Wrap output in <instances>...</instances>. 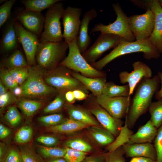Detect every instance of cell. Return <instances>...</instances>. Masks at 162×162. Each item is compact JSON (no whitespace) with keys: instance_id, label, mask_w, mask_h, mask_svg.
<instances>
[{"instance_id":"cell-24","label":"cell","mask_w":162,"mask_h":162,"mask_svg":"<svg viewBox=\"0 0 162 162\" xmlns=\"http://www.w3.org/2000/svg\"><path fill=\"white\" fill-rule=\"evenodd\" d=\"M86 128L89 136L101 146H107L115 140L112 134L100 126H89Z\"/></svg>"},{"instance_id":"cell-20","label":"cell","mask_w":162,"mask_h":162,"mask_svg":"<svg viewBox=\"0 0 162 162\" xmlns=\"http://www.w3.org/2000/svg\"><path fill=\"white\" fill-rule=\"evenodd\" d=\"M15 17L10 18L6 23L0 41V47L3 52L14 51L18 48L19 43L14 26Z\"/></svg>"},{"instance_id":"cell-12","label":"cell","mask_w":162,"mask_h":162,"mask_svg":"<svg viewBox=\"0 0 162 162\" xmlns=\"http://www.w3.org/2000/svg\"><path fill=\"white\" fill-rule=\"evenodd\" d=\"M14 26L19 43L22 46L28 65H34L36 53L40 43L38 36L26 29L16 20Z\"/></svg>"},{"instance_id":"cell-55","label":"cell","mask_w":162,"mask_h":162,"mask_svg":"<svg viewBox=\"0 0 162 162\" xmlns=\"http://www.w3.org/2000/svg\"><path fill=\"white\" fill-rule=\"evenodd\" d=\"M6 87L0 80V95L4 94L8 91Z\"/></svg>"},{"instance_id":"cell-51","label":"cell","mask_w":162,"mask_h":162,"mask_svg":"<svg viewBox=\"0 0 162 162\" xmlns=\"http://www.w3.org/2000/svg\"><path fill=\"white\" fill-rule=\"evenodd\" d=\"M64 97L65 100L70 104L74 103L76 100L73 91H72L66 92L65 93Z\"/></svg>"},{"instance_id":"cell-10","label":"cell","mask_w":162,"mask_h":162,"mask_svg":"<svg viewBox=\"0 0 162 162\" xmlns=\"http://www.w3.org/2000/svg\"><path fill=\"white\" fill-rule=\"evenodd\" d=\"M131 31L136 40L148 39L154 30V16L149 8L144 14L129 17Z\"/></svg>"},{"instance_id":"cell-6","label":"cell","mask_w":162,"mask_h":162,"mask_svg":"<svg viewBox=\"0 0 162 162\" xmlns=\"http://www.w3.org/2000/svg\"><path fill=\"white\" fill-rule=\"evenodd\" d=\"M112 8L117 16L116 20L107 25L101 23L95 25L91 29L90 34L100 32L118 35L128 42L135 41V38L129 25V17L124 13L119 4H113Z\"/></svg>"},{"instance_id":"cell-15","label":"cell","mask_w":162,"mask_h":162,"mask_svg":"<svg viewBox=\"0 0 162 162\" xmlns=\"http://www.w3.org/2000/svg\"><path fill=\"white\" fill-rule=\"evenodd\" d=\"M15 18L27 30L37 36L41 34L45 19L41 12L25 9L18 13Z\"/></svg>"},{"instance_id":"cell-39","label":"cell","mask_w":162,"mask_h":162,"mask_svg":"<svg viewBox=\"0 0 162 162\" xmlns=\"http://www.w3.org/2000/svg\"><path fill=\"white\" fill-rule=\"evenodd\" d=\"M10 73L19 85H21L29 75L28 66L16 68L8 69Z\"/></svg>"},{"instance_id":"cell-29","label":"cell","mask_w":162,"mask_h":162,"mask_svg":"<svg viewBox=\"0 0 162 162\" xmlns=\"http://www.w3.org/2000/svg\"><path fill=\"white\" fill-rule=\"evenodd\" d=\"M148 111L151 116L150 120L158 129L162 124V98L152 102Z\"/></svg>"},{"instance_id":"cell-38","label":"cell","mask_w":162,"mask_h":162,"mask_svg":"<svg viewBox=\"0 0 162 162\" xmlns=\"http://www.w3.org/2000/svg\"><path fill=\"white\" fill-rule=\"evenodd\" d=\"M0 77L3 84L10 92L19 86L8 69L3 68L1 69Z\"/></svg>"},{"instance_id":"cell-57","label":"cell","mask_w":162,"mask_h":162,"mask_svg":"<svg viewBox=\"0 0 162 162\" xmlns=\"http://www.w3.org/2000/svg\"><path fill=\"white\" fill-rule=\"evenodd\" d=\"M7 1V0H0V3H3V2L4 3L5 2H6Z\"/></svg>"},{"instance_id":"cell-8","label":"cell","mask_w":162,"mask_h":162,"mask_svg":"<svg viewBox=\"0 0 162 162\" xmlns=\"http://www.w3.org/2000/svg\"><path fill=\"white\" fill-rule=\"evenodd\" d=\"M66 68L60 66L56 68L51 74L44 78L48 85L62 92L80 89L85 92L87 88L80 81L69 74H64Z\"/></svg>"},{"instance_id":"cell-28","label":"cell","mask_w":162,"mask_h":162,"mask_svg":"<svg viewBox=\"0 0 162 162\" xmlns=\"http://www.w3.org/2000/svg\"><path fill=\"white\" fill-rule=\"evenodd\" d=\"M61 0H22L21 2L24 5L25 9L38 12L48 9Z\"/></svg>"},{"instance_id":"cell-58","label":"cell","mask_w":162,"mask_h":162,"mask_svg":"<svg viewBox=\"0 0 162 162\" xmlns=\"http://www.w3.org/2000/svg\"><path fill=\"white\" fill-rule=\"evenodd\" d=\"M158 2L161 6H162V0H160L158 1Z\"/></svg>"},{"instance_id":"cell-33","label":"cell","mask_w":162,"mask_h":162,"mask_svg":"<svg viewBox=\"0 0 162 162\" xmlns=\"http://www.w3.org/2000/svg\"><path fill=\"white\" fill-rule=\"evenodd\" d=\"M67 119L60 114H53L39 117L38 120L47 127L56 125L63 122Z\"/></svg>"},{"instance_id":"cell-45","label":"cell","mask_w":162,"mask_h":162,"mask_svg":"<svg viewBox=\"0 0 162 162\" xmlns=\"http://www.w3.org/2000/svg\"><path fill=\"white\" fill-rule=\"evenodd\" d=\"M16 97L10 91L7 92L0 95V107L1 110L16 101Z\"/></svg>"},{"instance_id":"cell-36","label":"cell","mask_w":162,"mask_h":162,"mask_svg":"<svg viewBox=\"0 0 162 162\" xmlns=\"http://www.w3.org/2000/svg\"><path fill=\"white\" fill-rule=\"evenodd\" d=\"M33 134L32 128L25 126L20 128L16 134L14 141L17 143L23 144L28 142L31 139Z\"/></svg>"},{"instance_id":"cell-40","label":"cell","mask_w":162,"mask_h":162,"mask_svg":"<svg viewBox=\"0 0 162 162\" xmlns=\"http://www.w3.org/2000/svg\"><path fill=\"white\" fill-rule=\"evenodd\" d=\"M4 118L9 124L14 126L18 125L22 120L20 113L14 106L9 107L5 114Z\"/></svg>"},{"instance_id":"cell-32","label":"cell","mask_w":162,"mask_h":162,"mask_svg":"<svg viewBox=\"0 0 162 162\" xmlns=\"http://www.w3.org/2000/svg\"><path fill=\"white\" fill-rule=\"evenodd\" d=\"M65 147L87 153L92 151V146L84 140L80 138L69 140L64 143Z\"/></svg>"},{"instance_id":"cell-30","label":"cell","mask_w":162,"mask_h":162,"mask_svg":"<svg viewBox=\"0 0 162 162\" xmlns=\"http://www.w3.org/2000/svg\"><path fill=\"white\" fill-rule=\"evenodd\" d=\"M19 107L27 116L33 115L43 105L40 101L27 99H22L17 102Z\"/></svg>"},{"instance_id":"cell-7","label":"cell","mask_w":162,"mask_h":162,"mask_svg":"<svg viewBox=\"0 0 162 162\" xmlns=\"http://www.w3.org/2000/svg\"><path fill=\"white\" fill-rule=\"evenodd\" d=\"M77 38L68 44L69 52L67 56L59 64L91 78L104 77V74L90 65L82 56L77 45Z\"/></svg>"},{"instance_id":"cell-50","label":"cell","mask_w":162,"mask_h":162,"mask_svg":"<svg viewBox=\"0 0 162 162\" xmlns=\"http://www.w3.org/2000/svg\"><path fill=\"white\" fill-rule=\"evenodd\" d=\"M129 162H155V161L148 158L137 157L132 158Z\"/></svg>"},{"instance_id":"cell-49","label":"cell","mask_w":162,"mask_h":162,"mask_svg":"<svg viewBox=\"0 0 162 162\" xmlns=\"http://www.w3.org/2000/svg\"><path fill=\"white\" fill-rule=\"evenodd\" d=\"M11 133L10 130L2 124H0V138L4 139L8 136Z\"/></svg>"},{"instance_id":"cell-25","label":"cell","mask_w":162,"mask_h":162,"mask_svg":"<svg viewBox=\"0 0 162 162\" xmlns=\"http://www.w3.org/2000/svg\"><path fill=\"white\" fill-rule=\"evenodd\" d=\"M89 125L70 118L67 119L59 124L47 127L46 131L55 133L70 134L86 128Z\"/></svg>"},{"instance_id":"cell-48","label":"cell","mask_w":162,"mask_h":162,"mask_svg":"<svg viewBox=\"0 0 162 162\" xmlns=\"http://www.w3.org/2000/svg\"><path fill=\"white\" fill-rule=\"evenodd\" d=\"M76 100H82L86 98L87 94L84 91L76 89L73 91Z\"/></svg>"},{"instance_id":"cell-23","label":"cell","mask_w":162,"mask_h":162,"mask_svg":"<svg viewBox=\"0 0 162 162\" xmlns=\"http://www.w3.org/2000/svg\"><path fill=\"white\" fill-rule=\"evenodd\" d=\"M72 75L74 78L90 90L94 96L97 97L102 94L106 82L104 77H89L75 72H73Z\"/></svg>"},{"instance_id":"cell-9","label":"cell","mask_w":162,"mask_h":162,"mask_svg":"<svg viewBox=\"0 0 162 162\" xmlns=\"http://www.w3.org/2000/svg\"><path fill=\"white\" fill-rule=\"evenodd\" d=\"M123 40L117 35L100 33L93 44L82 55L88 63L92 64L104 52L115 48Z\"/></svg>"},{"instance_id":"cell-4","label":"cell","mask_w":162,"mask_h":162,"mask_svg":"<svg viewBox=\"0 0 162 162\" xmlns=\"http://www.w3.org/2000/svg\"><path fill=\"white\" fill-rule=\"evenodd\" d=\"M64 9L61 1L58 2L49 8L45 16L44 30L40 42H57L63 40L60 20Z\"/></svg>"},{"instance_id":"cell-44","label":"cell","mask_w":162,"mask_h":162,"mask_svg":"<svg viewBox=\"0 0 162 162\" xmlns=\"http://www.w3.org/2000/svg\"><path fill=\"white\" fill-rule=\"evenodd\" d=\"M38 142L47 147H53L57 145L59 142L58 138L52 136L43 135L36 139Z\"/></svg>"},{"instance_id":"cell-3","label":"cell","mask_w":162,"mask_h":162,"mask_svg":"<svg viewBox=\"0 0 162 162\" xmlns=\"http://www.w3.org/2000/svg\"><path fill=\"white\" fill-rule=\"evenodd\" d=\"M28 76L20 86L22 90L21 97H40L57 92L56 88L45 81L43 74L45 69L39 65L28 66Z\"/></svg>"},{"instance_id":"cell-52","label":"cell","mask_w":162,"mask_h":162,"mask_svg":"<svg viewBox=\"0 0 162 162\" xmlns=\"http://www.w3.org/2000/svg\"><path fill=\"white\" fill-rule=\"evenodd\" d=\"M157 75L160 78L161 83V87L160 89L155 94V98L158 100L162 98V72H158Z\"/></svg>"},{"instance_id":"cell-37","label":"cell","mask_w":162,"mask_h":162,"mask_svg":"<svg viewBox=\"0 0 162 162\" xmlns=\"http://www.w3.org/2000/svg\"><path fill=\"white\" fill-rule=\"evenodd\" d=\"M104 162H126L122 146L113 151L104 153Z\"/></svg>"},{"instance_id":"cell-26","label":"cell","mask_w":162,"mask_h":162,"mask_svg":"<svg viewBox=\"0 0 162 162\" xmlns=\"http://www.w3.org/2000/svg\"><path fill=\"white\" fill-rule=\"evenodd\" d=\"M102 94L110 97H130L128 85H117L113 82H106Z\"/></svg>"},{"instance_id":"cell-41","label":"cell","mask_w":162,"mask_h":162,"mask_svg":"<svg viewBox=\"0 0 162 162\" xmlns=\"http://www.w3.org/2000/svg\"><path fill=\"white\" fill-rule=\"evenodd\" d=\"M65 148L66 152L63 158L67 162H81L86 157L87 153Z\"/></svg>"},{"instance_id":"cell-56","label":"cell","mask_w":162,"mask_h":162,"mask_svg":"<svg viewBox=\"0 0 162 162\" xmlns=\"http://www.w3.org/2000/svg\"><path fill=\"white\" fill-rule=\"evenodd\" d=\"M47 162H67L63 158H58L51 159Z\"/></svg>"},{"instance_id":"cell-47","label":"cell","mask_w":162,"mask_h":162,"mask_svg":"<svg viewBox=\"0 0 162 162\" xmlns=\"http://www.w3.org/2000/svg\"><path fill=\"white\" fill-rule=\"evenodd\" d=\"M104 153L86 156L81 162H104Z\"/></svg>"},{"instance_id":"cell-34","label":"cell","mask_w":162,"mask_h":162,"mask_svg":"<svg viewBox=\"0 0 162 162\" xmlns=\"http://www.w3.org/2000/svg\"><path fill=\"white\" fill-rule=\"evenodd\" d=\"M65 100L64 95L62 93L58 94L44 109V112L45 113H53L60 111L64 105Z\"/></svg>"},{"instance_id":"cell-2","label":"cell","mask_w":162,"mask_h":162,"mask_svg":"<svg viewBox=\"0 0 162 162\" xmlns=\"http://www.w3.org/2000/svg\"><path fill=\"white\" fill-rule=\"evenodd\" d=\"M136 52H142L147 60L157 59L160 53L153 46L148 39L128 42L122 40L108 54L96 62L92 66L98 70H101L112 61L122 56Z\"/></svg>"},{"instance_id":"cell-53","label":"cell","mask_w":162,"mask_h":162,"mask_svg":"<svg viewBox=\"0 0 162 162\" xmlns=\"http://www.w3.org/2000/svg\"><path fill=\"white\" fill-rule=\"evenodd\" d=\"M11 92L16 97H21L22 93V90L20 86L14 88Z\"/></svg>"},{"instance_id":"cell-13","label":"cell","mask_w":162,"mask_h":162,"mask_svg":"<svg viewBox=\"0 0 162 162\" xmlns=\"http://www.w3.org/2000/svg\"><path fill=\"white\" fill-rule=\"evenodd\" d=\"M131 100L130 97H110L103 94L96 99L97 103L112 116L119 119L126 117Z\"/></svg>"},{"instance_id":"cell-46","label":"cell","mask_w":162,"mask_h":162,"mask_svg":"<svg viewBox=\"0 0 162 162\" xmlns=\"http://www.w3.org/2000/svg\"><path fill=\"white\" fill-rule=\"evenodd\" d=\"M4 162H22L20 152L14 148L10 149L5 157Z\"/></svg>"},{"instance_id":"cell-16","label":"cell","mask_w":162,"mask_h":162,"mask_svg":"<svg viewBox=\"0 0 162 162\" xmlns=\"http://www.w3.org/2000/svg\"><path fill=\"white\" fill-rule=\"evenodd\" d=\"M90 111L104 128L115 137L119 135L123 124L121 119L113 117L98 104L93 106Z\"/></svg>"},{"instance_id":"cell-5","label":"cell","mask_w":162,"mask_h":162,"mask_svg":"<svg viewBox=\"0 0 162 162\" xmlns=\"http://www.w3.org/2000/svg\"><path fill=\"white\" fill-rule=\"evenodd\" d=\"M68 49L64 40L57 42H40L35 57L38 65L45 69H54L62 60Z\"/></svg>"},{"instance_id":"cell-22","label":"cell","mask_w":162,"mask_h":162,"mask_svg":"<svg viewBox=\"0 0 162 162\" xmlns=\"http://www.w3.org/2000/svg\"><path fill=\"white\" fill-rule=\"evenodd\" d=\"M65 107L70 118L89 126H100L90 111L69 103L65 105Z\"/></svg>"},{"instance_id":"cell-42","label":"cell","mask_w":162,"mask_h":162,"mask_svg":"<svg viewBox=\"0 0 162 162\" xmlns=\"http://www.w3.org/2000/svg\"><path fill=\"white\" fill-rule=\"evenodd\" d=\"M20 152L22 162H42L40 157L28 146L22 147Z\"/></svg>"},{"instance_id":"cell-31","label":"cell","mask_w":162,"mask_h":162,"mask_svg":"<svg viewBox=\"0 0 162 162\" xmlns=\"http://www.w3.org/2000/svg\"><path fill=\"white\" fill-rule=\"evenodd\" d=\"M38 149L40 154L45 158H63L66 152V148L38 146Z\"/></svg>"},{"instance_id":"cell-35","label":"cell","mask_w":162,"mask_h":162,"mask_svg":"<svg viewBox=\"0 0 162 162\" xmlns=\"http://www.w3.org/2000/svg\"><path fill=\"white\" fill-rule=\"evenodd\" d=\"M15 0H7L0 7V27L5 24L10 18L12 8Z\"/></svg>"},{"instance_id":"cell-17","label":"cell","mask_w":162,"mask_h":162,"mask_svg":"<svg viewBox=\"0 0 162 162\" xmlns=\"http://www.w3.org/2000/svg\"><path fill=\"white\" fill-rule=\"evenodd\" d=\"M149 8L154 16V24L153 32L148 38L153 46L160 53L162 52V7L158 0L147 2Z\"/></svg>"},{"instance_id":"cell-14","label":"cell","mask_w":162,"mask_h":162,"mask_svg":"<svg viewBox=\"0 0 162 162\" xmlns=\"http://www.w3.org/2000/svg\"><path fill=\"white\" fill-rule=\"evenodd\" d=\"M132 66L133 70L131 72L123 71L119 75L120 82L123 84L127 83L128 85L130 96L133 94L137 85L142 78H150L152 75L151 69L142 62H135L132 64Z\"/></svg>"},{"instance_id":"cell-19","label":"cell","mask_w":162,"mask_h":162,"mask_svg":"<svg viewBox=\"0 0 162 162\" xmlns=\"http://www.w3.org/2000/svg\"><path fill=\"white\" fill-rule=\"evenodd\" d=\"M122 147L127 157H143L151 158L155 161L156 160V150L153 144L151 143H125Z\"/></svg>"},{"instance_id":"cell-43","label":"cell","mask_w":162,"mask_h":162,"mask_svg":"<svg viewBox=\"0 0 162 162\" xmlns=\"http://www.w3.org/2000/svg\"><path fill=\"white\" fill-rule=\"evenodd\" d=\"M153 142L157 155L155 162H162V124L158 128L157 135Z\"/></svg>"},{"instance_id":"cell-21","label":"cell","mask_w":162,"mask_h":162,"mask_svg":"<svg viewBox=\"0 0 162 162\" xmlns=\"http://www.w3.org/2000/svg\"><path fill=\"white\" fill-rule=\"evenodd\" d=\"M158 129L149 120L145 124L140 126L136 133L132 134L126 143H151L156 136Z\"/></svg>"},{"instance_id":"cell-1","label":"cell","mask_w":162,"mask_h":162,"mask_svg":"<svg viewBox=\"0 0 162 162\" xmlns=\"http://www.w3.org/2000/svg\"><path fill=\"white\" fill-rule=\"evenodd\" d=\"M160 83L157 75L150 78H143L137 84L125 117V123L128 129L133 128L138 118L148 110Z\"/></svg>"},{"instance_id":"cell-54","label":"cell","mask_w":162,"mask_h":162,"mask_svg":"<svg viewBox=\"0 0 162 162\" xmlns=\"http://www.w3.org/2000/svg\"><path fill=\"white\" fill-rule=\"evenodd\" d=\"M6 152L5 146L3 143H0V162L4 160V158Z\"/></svg>"},{"instance_id":"cell-27","label":"cell","mask_w":162,"mask_h":162,"mask_svg":"<svg viewBox=\"0 0 162 162\" xmlns=\"http://www.w3.org/2000/svg\"><path fill=\"white\" fill-rule=\"evenodd\" d=\"M3 66L8 69L16 68L28 67L26 59L21 50L17 49L12 53L3 61Z\"/></svg>"},{"instance_id":"cell-11","label":"cell","mask_w":162,"mask_h":162,"mask_svg":"<svg viewBox=\"0 0 162 162\" xmlns=\"http://www.w3.org/2000/svg\"><path fill=\"white\" fill-rule=\"evenodd\" d=\"M82 14L81 8L68 6L64 8L62 16L63 39L68 44L78 38Z\"/></svg>"},{"instance_id":"cell-18","label":"cell","mask_w":162,"mask_h":162,"mask_svg":"<svg viewBox=\"0 0 162 162\" xmlns=\"http://www.w3.org/2000/svg\"><path fill=\"white\" fill-rule=\"evenodd\" d=\"M97 15L95 10L91 9L85 12L81 20L77 40V47L81 53H83L88 49L92 42L88 34V27L90 21Z\"/></svg>"}]
</instances>
